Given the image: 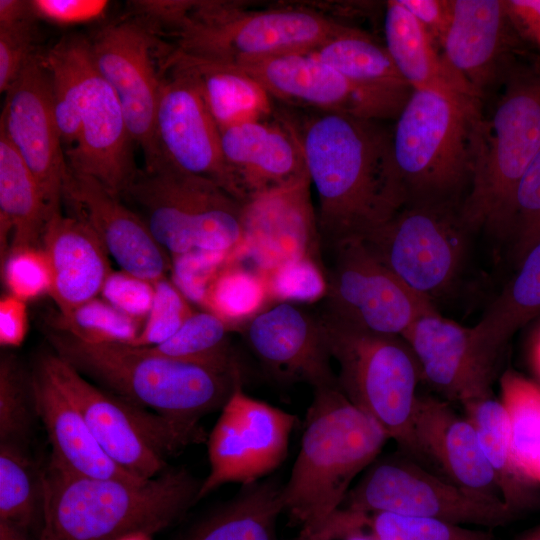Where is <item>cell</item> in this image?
<instances>
[{"label":"cell","mask_w":540,"mask_h":540,"mask_svg":"<svg viewBox=\"0 0 540 540\" xmlns=\"http://www.w3.org/2000/svg\"><path fill=\"white\" fill-rule=\"evenodd\" d=\"M283 116L298 138L318 196L322 240L333 246L346 239H361L403 207L392 129L381 120L320 111L303 121Z\"/></svg>","instance_id":"6da1fadb"},{"label":"cell","mask_w":540,"mask_h":540,"mask_svg":"<svg viewBox=\"0 0 540 540\" xmlns=\"http://www.w3.org/2000/svg\"><path fill=\"white\" fill-rule=\"evenodd\" d=\"M41 481L38 540H115L134 531L153 535L198 501L202 484L185 469L128 481L71 474L49 465Z\"/></svg>","instance_id":"7a4b0ae2"},{"label":"cell","mask_w":540,"mask_h":540,"mask_svg":"<svg viewBox=\"0 0 540 540\" xmlns=\"http://www.w3.org/2000/svg\"><path fill=\"white\" fill-rule=\"evenodd\" d=\"M55 354L113 394L194 433L200 418L222 409L242 375L168 359L141 347L92 344L46 330Z\"/></svg>","instance_id":"3957f363"},{"label":"cell","mask_w":540,"mask_h":540,"mask_svg":"<svg viewBox=\"0 0 540 540\" xmlns=\"http://www.w3.org/2000/svg\"><path fill=\"white\" fill-rule=\"evenodd\" d=\"M389 439L382 427L341 392L313 389L300 449L283 485V513L292 525L315 530L343 504L352 481Z\"/></svg>","instance_id":"277c9868"},{"label":"cell","mask_w":540,"mask_h":540,"mask_svg":"<svg viewBox=\"0 0 540 540\" xmlns=\"http://www.w3.org/2000/svg\"><path fill=\"white\" fill-rule=\"evenodd\" d=\"M540 151V71L510 69L490 117L477 120L469 190L459 206L471 231L510 236L519 182Z\"/></svg>","instance_id":"5b68a950"},{"label":"cell","mask_w":540,"mask_h":540,"mask_svg":"<svg viewBox=\"0 0 540 540\" xmlns=\"http://www.w3.org/2000/svg\"><path fill=\"white\" fill-rule=\"evenodd\" d=\"M480 101L412 90L392 128V153L403 206L457 204L469 186Z\"/></svg>","instance_id":"8992f818"},{"label":"cell","mask_w":540,"mask_h":540,"mask_svg":"<svg viewBox=\"0 0 540 540\" xmlns=\"http://www.w3.org/2000/svg\"><path fill=\"white\" fill-rule=\"evenodd\" d=\"M320 319L331 357L339 367L341 392L382 427L399 451L435 473L414 434L422 375L408 343L400 336L364 330L327 313Z\"/></svg>","instance_id":"52a82bcc"},{"label":"cell","mask_w":540,"mask_h":540,"mask_svg":"<svg viewBox=\"0 0 540 540\" xmlns=\"http://www.w3.org/2000/svg\"><path fill=\"white\" fill-rule=\"evenodd\" d=\"M123 196L171 258L195 249L246 256L243 203L210 180L161 163L138 172Z\"/></svg>","instance_id":"ba28073f"},{"label":"cell","mask_w":540,"mask_h":540,"mask_svg":"<svg viewBox=\"0 0 540 540\" xmlns=\"http://www.w3.org/2000/svg\"><path fill=\"white\" fill-rule=\"evenodd\" d=\"M174 23L178 50L231 64L310 52L343 25L306 8L248 11L233 4L190 2Z\"/></svg>","instance_id":"9c48e42d"},{"label":"cell","mask_w":540,"mask_h":540,"mask_svg":"<svg viewBox=\"0 0 540 540\" xmlns=\"http://www.w3.org/2000/svg\"><path fill=\"white\" fill-rule=\"evenodd\" d=\"M38 365L75 404L109 458L141 479L158 476L170 456L206 440V434L187 431L94 386L55 353L44 355Z\"/></svg>","instance_id":"30bf717a"},{"label":"cell","mask_w":540,"mask_h":540,"mask_svg":"<svg viewBox=\"0 0 540 540\" xmlns=\"http://www.w3.org/2000/svg\"><path fill=\"white\" fill-rule=\"evenodd\" d=\"M340 508L431 517L487 528L505 526L519 518L500 497L459 487L399 450L377 457L350 488Z\"/></svg>","instance_id":"8fae6325"},{"label":"cell","mask_w":540,"mask_h":540,"mask_svg":"<svg viewBox=\"0 0 540 540\" xmlns=\"http://www.w3.org/2000/svg\"><path fill=\"white\" fill-rule=\"evenodd\" d=\"M459 206H403L361 240L408 287L433 301L454 285L466 258L470 231Z\"/></svg>","instance_id":"7c38bea8"},{"label":"cell","mask_w":540,"mask_h":540,"mask_svg":"<svg viewBox=\"0 0 540 540\" xmlns=\"http://www.w3.org/2000/svg\"><path fill=\"white\" fill-rule=\"evenodd\" d=\"M332 248L327 314L364 330L402 337L420 317L437 311L433 301L408 287L361 239H346Z\"/></svg>","instance_id":"4fadbf2b"},{"label":"cell","mask_w":540,"mask_h":540,"mask_svg":"<svg viewBox=\"0 0 540 540\" xmlns=\"http://www.w3.org/2000/svg\"><path fill=\"white\" fill-rule=\"evenodd\" d=\"M296 423L293 414L249 396L239 383L207 438L210 468L198 500L227 483H252L276 470Z\"/></svg>","instance_id":"5bb4252c"},{"label":"cell","mask_w":540,"mask_h":540,"mask_svg":"<svg viewBox=\"0 0 540 540\" xmlns=\"http://www.w3.org/2000/svg\"><path fill=\"white\" fill-rule=\"evenodd\" d=\"M234 65L258 81L272 98L313 111L382 121L396 118L411 94L355 83L307 52Z\"/></svg>","instance_id":"9a60e30c"},{"label":"cell","mask_w":540,"mask_h":540,"mask_svg":"<svg viewBox=\"0 0 540 540\" xmlns=\"http://www.w3.org/2000/svg\"><path fill=\"white\" fill-rule=\"evenodd\" d=\"M0 133L35 177L49 215L62 211L68 164L54 118L43 56L34 53L7 90Z\"/></svg>","instance_id":"2e32d148"},{"label":"cell","mask_w":540,"mask_h":540,"mask_svg":"<svg viewBox=\"0 0 540 540\" xmlns=\"http://www.w3.org/2000/svg\"><path fill=\"white\" fill-rule=\"evenodd\" d=\"M94 66L122 106L133 139L143 151L146 169L160 164L155 118L162 80L153 62L148 33L133 23L103 28L90 41Z\"/></svg>","instance_id":"e0dca14e"},{"label":"cell","mask_w":540,"mask_h":540,"mask_svg":"<svg viewBox=\"0 0 540 540\" xmlns=\"http://www.w3.org/2000/svg\"><path fill=\"white\" fill-rule=\"evenodd\" d=\"M412 349L422 381L444 400L469 402L492 396L501 352L484 344L473 327L439 314H426L402 335Z\"/></svg>","instance_id":"ac0fdd59"},{"label":"cell","mask_w":540,"mask_h":540,"mask_svg":"<svg viewBox=\"0 0 540 540\" xmlns=\"http://www.w3.org/2000/svg\"><path fill=\"white\" fill-rule=\"evenodd\" d=\"M170 70L171 77L162 80L155 118L160 164L210 180L239 200L223 157L219 127L194 82Z\"/></svg>","instance_id":"d6986e66"},{"label":"cell","mask_w":540,"mask_h":540,"mask_svg":"<svg viewBox=\"0 0 540 540\" xmlns=\"http://www.w3.org/2000/svg\"><path fill=\"white\" fill-rule=\"evenodd\" d=\"M62 204L70 211L67 215L95 233L120 270L151 283L166 278L171 271V257L141 216L97 180L68 167Z\"/></svg>","instance_id":"ffe728a7"},{"label":"cell","mask_w":540,"mask_h":540,"mask_svg":"<svg viewBox=\"0 0 540 540\" xmlns=\"http://www.w3.org/2000/svg\"><path fill=\"white\" fill-rule=\"evenodd\" d=\"M133 143L119 99L96 70L90 49L83 71L80 131L65 151L68 167L123 196L139 172Z\"/></svg>","instance_id":"44dd1931"},{"label":"cell","mask_w":540,"mask_h":540,"mask_svg":"<svg viewBox=\"0 0 540 540\" xmlns=\"http://www.w3.org/2000/svg\"><path fill=\"white\" fill-rule=\"evenodd\" d=\"M246 343L264 370L283 384L339 387L321 319L294 304L278 303L244 327Z\"/></svg>","instance_id":"7402d4cb"},{"label":"cell","mask_w":540,"mask_h":540,"mask_svg":"<svg viewBox=\"0 0 540 540\" xmlns=\"http://www.w3.org/2000/svg\"><path fill=\"white\" fill-rule=\"evenodd\" d=\"M310 188L306 174L243 203L244 260L257 271L304 257L320 260L322 238Z\"/></svg>","instance_id":"603a6c76"},{"label":"cell","mask_w":540,"mask_h":540,"mask_svg":"<svg viewBox=\"0 0 540 540\" xmlns=\"http://www.w3.org/2000/svg\"><path fill=\"white\" fill-rule=\"evenodd\" d=\"M220 138L242 203L307 174L298 138L282 114L220 129Z\"/></svg>","instance_id":"cb8c5ba5"},{"label":"cell","mask_w":540,"mask_h":540,"mask_svg":"<svg viewBox=\"0 0 540 540\" xmlns=\"http://www.w3.org/2000/svg\"><path fill=\"white\" fill-rule=\"evenodd\" d=\"M520 41L503 0H454L442 55L481 96L501 76L506 77L509 58Z\"/></svg>","instance_id":"d4e9b609"},{"label":"cell","mask_w":540,"mask_h":540,"mask_svg":"<svg viewBox=\"0 0 540 540\" xmlns=\"http://www.w3.org/2000/svg\"><path fill=\"white\" fill-rule=\"evenodd\" d=\"M413 428L420 449L436 474L459 487L500 497L474 426L466 417L459 416L448 401L419 393Z\"/></svg>","instance_id":"484cf974"},{"label":"cell","mask_w":540,"mask_h":540,"mask_svg":"<svg viewBox=\"0 0 540 540\" xmlns=\"http://www.w3.org/2000/svg\"><path fill=\"white\" fill-rule=\"evenodd\" d=\"M30 387L34 411L52 448L49 466L93 478L145 481L109 458L75 404L39 365Z\"/></svg>","instance_id":"4316f807"},{"label":"cell","mask_w":540,"mask_h":540,"mask_svg":"<svg viewBox=\"0 0 540 540\" xmlns=\"http://www.w3.org/2000/svg\"><path fill=\"white\" fill-rule=\"evenodd\" d=\"M51 271V290L59 312H68L102 293L114 271L109 254L82 221L62 211L49 215L41 240Z\"/></svg>","instance_id":"83f0119b"},{"label":"cell","mask_w":540,"mask_h":540,"mask_svg":"<svg viewBox=\"0 0 540 540\" xmlns=\"http://www.w3.org/2000/svg\"><path fill=\"white\" fill-rule=\"evenodd\" d=\"M166 67L186 74L194 82L219 129L272 116L271 95L234 64L176 49Z\"/></svg>","instance_id":"f1b7e54d"},{"label":"cell","mask_w":540,"mask_h":540,"mask_svg":"<svg viewBox=\"0 0 540 540\" xmlns=\"http://www.w3.org/2000/svg\"><path fill=\"white\" fill-rule=\"evenodd\" d=\"M384 34L385 47L412 90H431L480 101V96L453 71L422 25L399 0L385 4Z\"/></svg>","instance_id":"f546056e"},{"label":"cell","mask_w":540,"mask_h":540,"mask_svg":"<svg viewBox=\"0 0 540 540\" xmlns=\"http://www.w3.org/2000/svg\"><path fill=\"white\" fill-rule=\"evenodd\" d=\"M49 217L35 177L0 133V255L11 249L41 247Z\"/></svg>","instance_id":"4dcf8cb0"},{"label":"cell","mask_w":540,"mask_h":540,"mask_svg":"<svg viewBox=\"0 0 540 540\" xmlns=\"http://www.w3.org/2000/svg\"><path fill=\"white\" fill-rule=\"evenodd\" d=\"M463 406L466 418L476 430L503 502L518 517L540 510V484L526 476L515 461L508 415L502 402L489 396Z\"/></svg>","instance_id":"1f68e13d"},{"label":"cell","mask_w":540,"mask_h":540,"mask_svg":"<svg viewBox=\"0 0 540 540\" xmlns=\"http://www.w3.org/2000/svg\"><path fill=\"white\" fill-rule=\"evenodd\" d=\"M283 485L276 478L241 485L228 502L199 522L184 540H278Z\"/></svg>","instance_id":"d6a6232c"},{"label":"cell","mask_w":540,"mask_h":540,"mask_svg":"<svg viewBox=\"0 0 540 540\" xmlns=\"http://www.w3.org/2000/svg\"><path fill=\"white\" fill-rule=\"evenodd\" d=\"M363 86L411 93L385 45L366 32L347 25L317 48L307 52Z\"/></svg>","instance_id":"836d02e7"},{"label":"cell","mask_w":540,"mask_h":540,"mask_svg":"<svg viewBox=\"0 0 540 540\" xmlns=\"http://www.w3.org/2000/svg\"><path fill=\"white\" fill-rule=\"evenodd\" d=\"M540 315V241L519 262V269L473 326L478 338L503 352L510 337Z\"/></svg>","instance_id":"e575fe53"},{"label":"cell","mask_w":540,"mask_h":540,"mask_svg":"<svg viewBox=\"0 0 540 540\" xmlns=\"http://www.w3.org/2000/svg\"><path fill=\"white\" fill-rule=\"evenodd\" d=\"M89 55L90 41L73 36L61 40L43 56L55 122L67 149L76 143L80 131L83 71Z\"/></svg>","instance_id":"d590c367"},{"label":"cell","mask_w":540,"mask_h":540,"mask_svg":"<svg viewBox=\"0 0 540 540\" xmlns=\"http://www.w3.org/2000/svg\"><path fill=\"white\" fill-rule=\"evenodd\" d=\"M231 330L228 324L213 313L195 310L168 340L156 346L141 348L168 359L242 375L230 343Z\"/></svg>","instance_id":"8d00e7d4"},{"label":"cell","mask_w":540,"mask_h":540,"mask_svg":"<svg viewBox=\"0 0 540 540\" xmlns=\"http://www.w3.org/2000/svg\"><path fill=\"white\" fill-rule=\"evenodd\" d=\"M500 387L515 461L526 476L540 484V386L506 371Z\"/></svg>","instance_id":"74e56055"},{"label":"cell","mask_w":540,"mask_h":540,"mask_svg":"<svg viewBox=\"0 0 540 540\" xmlns=\"http://www.w3.org/2000/svg\"><path fill=\"white\" fill-rule=\"evenodd\" d=\"M0 520L29 533L42 521V481L23 445L0 443Z\"/></svg>","instance_id":"f35d334b"},{"label":"cell","mask_w":540,"mask_h":540,"mask_svg":"<svg viewBox=\"0 0 540 540\" xmlns=\"http://www.w3.org/2000/svg\"><path fill=\"white\" fill-rule=\"evenodd\" d=\"M270 301L266 283L256 269L242 261L225 265L210 284L203 307L233 326L249 322Z\"/></svg>","instance_id":"ab89813d"},{"label":"cell","mask_w":540,"mask_h":540,"mask_svg":"<svg viewBox=\"0 0 540 540\" xmlns=\"http://www.w3.org/2000/svg\"><path fill=\"white\" fill-rule=\"evenodd\" d=\"M48 323L50 328L86 343L121 345H130L143 326L98 297L68 312L58 311Z\"/></svg>","instance_id":"60d3db41"},{"label":"cell","mask_w":540,"mask_h":540,"mask_svg":"<svg viewBox=\"0 0 540 540\" xmlns=\"http://www.w3.org/2000/svg\"><path fill=\"white\" fill-rule=\"evenodd\" d=\"M364 527L378 540H498L485 530L445 520L388 512L364 513Z\"/></svg>","instance_id":"b9f144b4"},{"label":"cell","mask_w":540,"mask_h":540,"mask_svg":"<svg viewBox=\"0 0 540 540\" xmlns=\"http://www.w3.org/2000/svg\"><path fill=\"white\" fill-rule=\"evenodd\" d=\"M263 277L270 301L278 303H314L326 297L327 273L320 260L304 257L271 269L258 271Z\"/></svg>","instance_id":"7bdbcfd3"},{"label":"cell","mask_w":540,"mask_h":540,"mask_svg":"<svg viewBox=\"0 0 540 540\" xmlns=\"http://www.w3.org/2000/svg\"><path fill=\"white\" fill-rule=\"evenodd\" d=\"M34 410L30 381L17 360L2 355L0 360V443L22 445L27 439Z\"/></svg>","instance_id":"ee69618b"},{"label":"cell","mask_w":540,"mask_h":540,"mask_svg":"<svg viewBox=\"0 0 540 540\" xmlns=\"http://www.w3.org/2000/svg\"><path fill=\"white\" fill-rule=\"evenodd\" d=\"M154 298L137 338L128 346L152 347L172 337L195 312L191 302L169 278L153 283Z\"/></svg>","instance_id":"f6af8a7d"},{"label":"cell","mask_w":540,"mask_h":540,"mask_svg":"<svg viewBox=\"0 0 540 540\" xmlns=\"http://www.w3.org/2000/svg\"><path fill=\"white\" fill-rule=\"evenodd\" d=\"M510 236L518 263L540 241V151L517 187Z\"/></svg>","instance_id":"bcb514c9"},{"label":"cell","mask_w":540,"mask_h":540,"mask_svg":"<svg viewBox=\"0 0 540 540\" xmlns=\"http://www.w3.org/2000/svg\"><path fill=\"white\" fill-rule=\"evenodd\" d=\"M1 266L10 294L28 302L50 293L51 271L42 247L11 249Z\"/></svg>","instance_id":"7dc6e473"},{"label":"cell","mask_w":540,"mask_h":540,"mask_svg":"<svg viewBox=\"0 0 540 540\" xmlns=\"http://www.w3.org/2000/svg\"><path fill=\"white\" fill-rule=\"evenodd\" d=\"M171 280L191 302L203 307L207 290L220 272L232 261V255L195 249L171 258Z\"/></svg>","instance_id":"c3c4849f"},{"label":"cell","mask_w":540,"mask_h":540,"mask_svg":"<svg viewBox=\"0 0 540 540\" xmlns=\"http://www.w3.org/2000/svg\"><path fill=\"white\" fill-rule=\"evenodd\" d=\"M101 296L116 309L144 324L152 306L154 285L123 270L113 271Z\"/></svg>","instance_id":"681fc988"},{"label":"cell","mask_w":540,"mask_h":540,"mask_svg":"<svg viewBox=\"0 0 540 540\" xmlns=\"http://www.w3.org/2000/svg\"><path fill=\"white\" fill-rule=\"evenodd\" d=\"M34 19L0 28V91L7 92L35 53Z\"/></svg>","instance_id":"f907efd6"},{"label":"cell","mask_w":540,"mask_h":540,"mask_svg":"<svg viewBox=\"0 0 540 540\" xmlns=\"http://www.w3.org/2000/svg\"><path fill=\"white\" fill-rule=\"evenodd\" d=\"M37 18L58 25H73L100 18L108 7L104 0H33Z\"/></svg>","instance_id":"816d5d0a"},{"label":"cell","mask_w":540,"mask_h":540,"mask_svg":"<svg viewBox=\"0 0 540 540\" xmlns=\"http://www.w3.org/2000/svg\"><path fill=\"white\" fill-rule=\"evenodd\" d=\"M365 514L339 508L315 530L300 529L293 540H378L364 527Z\"/></svg>","instance_id":"f5cc1de1"},{"label":"cell","mask_w":540,"mask_h":540,"mask_svg":"<svg viewBox=\"0 0 540 540\" xmlns=\"http://www.w3.org/2000/svg\"><path fill=\"white\" fill-rule=\"evenodd\" d=\"M422 25L434 45L442 50L449 31L454 0H399Z\"/></svg>","instance_id":"db71d44e"},{"label":"cell","mask_w":540,"mask_h":540,"mask_svg":"<svg viewBox=\"0 0 540 540\" xmlns=\"http://www.w3.org/2000/svg\"><path fill=\"white\" fill-rule=\"evenodd\" d=\"M27 302L8 293L0 300V344L19 347L28 332Z\"/></svg>","instance_id":"11a10c76"},{"label":"cell","mask_w":540,"mask_h":540,"mask_svg":"<svg viewBox=\"0 0 540 540\" xmlns=\"http://www.w3.org/2000/svg\"><path fill=\"white\" fill-rule=\"evenodd\" d=\"M510 23L523 42L540 52V0H503Z\"/></svg>","instance_id":"9f6ffc18"},{"label":"cell","mask_w":540,"mask_h":540,"mask_svg":"<svg viewBox=\"0 0 540 540\" xmlns=\"http://www.w3.org/2000/svg\"><path fill=\"white\" fill-rule=\"evenodd\" d=\"M35 18L31 1L0 0V28L12 27Z\"/></svg>","instance_id":"6f0895ef"},{"label":"cell","mask_w":540,"mask_h":540,"mask_svg":"<svg viewBox=\"0 0 540 540\" xmlns=\"http://www.w3.org/2000/svg\"><path fill=\"white\" fill-rule=\"evenodd\" d=\"M0 540H32L29 533L0 520Z\"/></svg>","instance_id":"680465c9"},{"label":"cell","mask_w":540,"mask_h":540,"mask_svg":"<svg viewBox=\"0 0 540 540\" xmlns=\"http://www.w3.org/2000/svg\"><path fill=\"white\" fill-rule=\"evenodd\" d=\"M531 359L536 372L540 376V324L532 337Z\"/></svg>","instance_id":"91938a15"},{"label":"cell","mask_w":540,"mask_h":540,"mask_svg":"<svg viewBox=\"0 0 540 540\" xmlns=\"http://www.w3.org/2000/svg\"><path fill=\"white\" fill-rule=\"evenodd\" d=\"M115 540H152V535L144 531H134L124 534Z\"/></svg>","instance_id":"94428289"},{"label":"cell","mask_w":540,"mask_h":540,"mask_svg":"<svg viewBox=\"0 0 540 540\" xmlns=\"http://www.w3.org/2000/svg\"><path fill=\"white\" fill-rule=\"evenodd\" d=\"M516 540H540V524L527 531Z\"/></svg>","instance_id":"6125c7cd"}]
</instances>
